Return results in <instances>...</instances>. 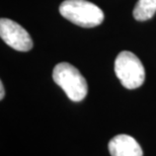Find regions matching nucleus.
Here are the masks:
<instances>
[{"instance_id":"obj_5","label":"nucleus","mask_w":156,"mask_h":156,"mask_svg":"<svg viewBox=\"0 0 156 156\" xmlns=\"http://www.w3.org/2000/svg\"><path fill=\"white\" fill-rule=\"evenodd\" d=\"M112 156H143V150L133 137L126 134L115 136L108 143Z\"/></svg>"},{"instance_id":"obj_7","label":"nucleus","mask_w":156,"mask_h":156,"mask_svg":"<svg viewBox=\"0 0 156 156\" xmlns=\"http://www.w3.org/2000/svg\"><path fill=\"white\" fill-rule=\"evenodd\" d=\"M4 95H5V90H4V86H3V83H2V81L0 82V99H2L4 98Z\"/></svg>"},{"instance_id":"obj_1","label":"nucleus","mask_w":156,"mask_h":156,"mask_svg":"<svg viewBox=\"0 0 156 156\" xmlns=\"http://www.w3.org/2000/svg\"><path fill=\"white\" fill-rule=\"evenodd\" d=\"M61 15L82 27H94L104 21V12L87 0H65L59 7Z\"/></svg>"},{"instance_id":"obj_4","label":"nucleus","mask_w":156,"mask_h":156,"mask_svg":"<svg viewBox=\"0 0 156 156\" xmlns=\"http://www.w3.org/2000/svg\"><path fill=\"white\" fill-rule=\"evenodd\" d=\"M0 37L12 49L20 52L32 50L34 43L29 32L15 21L2 17L0 20Z\"/></svg>"},{"instance_id":"obj_6","label":"nucleus","mask_w":156,"mask_h":156,"mask_svg":"<svg viewBox=\"0 0 156 156\" xmlns=\"http://www.w3.org/2000/svg\"><path fill=\"white\" fill-rule=\"evenodd\" d=\"M156 13V0H138L133 10L134 18L138 21H146Z\"/></svg>"},{"instance_id":"obj_3","label":"nucleus","mask_w":156,"mask_h":156,"mask_svg":"<svg viewBox=\"0 0 156 156\" xmlns=\"http://www.w3.org/2000/svg\"><path fill=\"white\" fill-rule=\"evenodd\" d=\"M115 72L122 85L128 89H136L144 83L145 69L135 54L123 51L115 61Z\"/></svg>"},{"instance_id":"obj_2","label":"nucleus","mask_w":156,"mask_h":156,"mask_svg":"<svg viewBox=\"0 0 156 156\" xmlns=\"http://www.w3.org/2000/svg\"><path fill=\"white\" fill-rule=\"evenodd\" d=\"M53 80L72 101H81L87 95V82L79 70L67 62H62L53 70Z\"/></svg>"}]
</instances>
